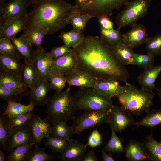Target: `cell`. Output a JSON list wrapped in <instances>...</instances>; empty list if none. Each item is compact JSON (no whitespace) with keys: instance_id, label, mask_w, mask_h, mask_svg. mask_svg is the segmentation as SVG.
<instances>
[{"instance_id":"cell-43","label":"cell","mask_w":161,"mask_h":161,"mask_svg":"<svg viewBox=\"0 0 161 161\" xmlns=\"http://www.w3.org/2000/svg\"><path fill=\"white\" fill-rule=\"evenodd\" d=\"M154 57L151 54H142L134 53L132 65L144 69L154 65Z\"/></svg>"},{"instance_id":"cell-19","label":"cell","mask_w":161,"mask_h":161,"mask_svg":"<svg viewBox=\"0 0 161 161\" xmlns=\"http://www.w3.org/2000/svg\"><path fill=\"white\" fill-rule=\"evenodd\" d=\"M33 142V138L29 126L13 130L10 132L7 140V153H10L19 145Z\"/></svg>"},{"instance_id":"cell-23","label":"cell","mask_w":161,"mask_h":161,"mask_svg":"<svg viewBox=\"0 0 161 161\" xmlns=\"http://www.w3.org/2000/svg\"><path fill=\"white\" fill-rule=\"evenodd\" d=\"M100 94L110 98L117 96L124 91V86L120 85L118 80H98L93 88Z\"/></svg>"},{"instance_id":"cell-1","label":"cell","mask_w":161,"mask_h":161,"mask_svg":"<svg viewBox=\"0 0 161 161\" xmlns=\"http://www.w3.org/2000/svg\"><path fill=\"white\" fill-rule=\"evenodd\" d=\"M77 68L98 80H114L125 83L129 73L112 48L98 36L85 37L83 41L73 48Z\"/></svg>"},{"instance_id":"cell-13","label":"cell","mask_w":161,"mask_h":161,"mask_svg":"<svg viewBox=\"0 0 161 161\" xmlns=\"http://www.w3.org/2000/svg\"><path fill=\"white\" fill-rule=\"evenodd\" d=\"M50 123L45 118L43 119L35 115L29 125L32 133L35 145L39 146L44 138L50 135L52 126Z\"/></svg>"},{"instance_id":"cell-30","label":"cell","mask_w":161,"mask_h":161,"mask_svg":"<svg viewBox=\"0 0 161 161\" xmlns=\"http://www.w3.org/2000/svg\"><path fill=\"white\" fill-rule=\"evenodd\" d=\"M28 91L27 88L9 89L0 86V98L7 102L20 101Z\"/></svg>"},{"instance_id":"cell-3","label":"cell","mask_w":161,"mask_h":161,"mask_svg":"<svg viewBox=\"0 0 161 161\" xmlns=\"http://www.w3.org/2000/svg\"><path fill=\"white\" fill-rule=\"evenodd\" d=\"M124 87L123 92L116 97L122 106L137 116L150 110L155 95L153 90L139 89L127 82Z\"/></svg>"},{"instance_id":"cell-33","label":"cell","mask_w":161,"mask_h":161,"mask_svg":"<svg viewBox=\"0 0 161 161\" xmlns=\"http://www.w3.org/2000/svg\"><path fill=\"white\" fill-rule=\"evenodd\" d=\"M64 44L74 48L79 45L83 40L85 36L83 33L72 29L67 32H63L58 36Z\"/></svg>"},{"instance_id":"cell-41","label":"cell","mask_w":161,"mask_h":161,"mask_svg":"<svg viewBox=\"0 0 161 161\" xmlns=\"http://www.w3.org/2000/svg\"><path fill=\"white\" fill-rule=\"evenodd\" d=\"M10 132L8 118L2 113L0 116V147L4 150H7V140Z\"/></svg>"},{"instance_id":"cell-34","label":"cell","mask_w":161,"mask_h":161,"mask_svg":"<svg viewBox=\"0 0 161 161\" xmlns=\"http://www.w3.org/2000/svg\"><path fill=\"white\" fill-rule=\"evenodd\" d=\"M66 123L59 121L52 122L50 136L62 137L69 140L74 134L72 126L68 125Z\"/></svg>"},{"instance_id":"cell-28","label":"cell","mask_w":161,"mask_h":161,"mask_svg":"<svg viewBox=\"0 0 161 161\" xmlns=\"http://www.w3.org/2000/svg\"><path fill=\"white\" fill-rule=\"evenodd\" d=\"M34 106L30 103L28 105H24L17 101L8 102L5 111L3 114L9 118H12L33 111Z\"/></svg>"},{"instance_id":"cell-35","label":"cell","mask_w":161,"mask_h":161,"mask_svg":"<svg viewBox=\"0 0 161 161\" xmlns=\"http://www.w3.org/2000/svg\"><path fill=\"white\" fill-rule=\"evenodd\" d=\"M35 115L33 110L12 118L7 117L8 127L10 132L29 126Z\"/></svg>"},{"instance_id":"cell-38","label":"cell","mask_w":161,"mask_h":161,"mask_svg":"<svg viewBox=\"0 0 161 161\" xmlns=\"http://www.w3.org/2000/svg\"><path fill=\"white\" fill-rule=\"evenodd\" d=\"M111 129L110 139L104 148V150L112 155L114 153L121 154L125 149L123 147V140L117 136L116 132L113 129L111 128Z\"/></svg>"},{"instance_id":"cell-29","label":"cell","mask_w":161,"mask_h":161,"mask_svg":"<svg viewBox=\"0 0 161 161\" xmlns=\"http://www.w3.org/2000/svg\"><path fill=\"white\" fill-rule=\"evenodd\" d=\"M0 86L9 89L28 87L21 78L11 73L0 71Z\"/></svg>"},{"instance_id":"cell-14","label":"cell","mask_w":161,"mask_h":161,"mask_svg":"<svg viewBox=\"0 0 161 161\" xmlns=\"http://www.w3.org/2000/svg\"><path fill=\"white\" fill-rule=\"evenodd\" d=\"M87 147L78 140L70 138L63 152L57 157L62 161H82Z\"/></svg>"},{"instance_id":"cell-18","label":"cell","mask_w":161,"mask_h":161,"mask_svg":"<svg viewBox=\"0 0 161 161\" xmlns=\"http://www.w3.org/2000/svg\"><path fill=\"white\" fill-rule=\"evenodd\" d=\"M69 87L73 86L93 88L98 79L87 72L76 68L65 75Z\"/></svg>"},{"instance_id":"cell-31","label":"cell","mask_w":161,"mask_h":161,"mask_svg":"<svg viewBox=\"0 0 161 161\" xmlns=\"http://www.w3.org/2000/svg\"><path fill=\"white\" fill-rule=\"evenodd\" d=\"M34 143L25 144L18 146L10 153L7 160L8 161H24L29 156Z\"/></svg>"},{"instance_id":"cell-40","label":"cell","mask_w":161,"mask_h":161,"mask_svg":"<svg viewBox=\"0 0 161 161\" xmlns=\"http://www.w3.org/2000/svg\"><path fill=\"white\" fill-rule=\"evenodd\" d=\"M147 53L154 57L161 56V32L152 37H149L145 43Z\"/></svg>"},{"instance_id":"cell-5","label":"cell","mask_w":161,"mask_h":161,"mask_svg":"<svg viewBox=\"0 0 161 161\" xmlns=\"http://www.w3.org/2000/svg\"><path fill=\"white\" fill-rule=\"evenodd\" d=\"M76 110L85 112L110 110L113 106L112 98L93 88H80L72 95Z\"/></svg>"},{"instance_id":"cell-26","label":"cell","mask_w":161,"mask_h":161,"mask_svg":"<svg viewBox=\"0 0 161 161\" xmlns=\"http://www.w3.org/2000/svg\"><path fill=\"white\" fill-rule=\"evenodd\" d=\"M21 78L27 87L32 88L41 78L32 63L24 61Z\"/></svg>"},{"instance_id":"cell-46","label":"cell","mask_w":161,"mask_h":161,"mask_svg":"<svg viewBox=\"0 0 161 161\" xmlns=\"http://www.w3.org/2000/svg\"><path fill=\"white\" fill-rule=\"evenodd\" d=\"M17 53L11 40L9 39L0 38V53L14 54Z\"/></svg>"},{"instance_id":"cell-8","label":"cell","mask_w":161,"mask_h":161,"mask_svg":"<svg viewBox=\"0 0 161 161\" xmlns=\"http://www.w3.org/2000/svg\"><path fill=\"white\" fill-rule=\"evenodd\" d=\"M136 122L130 112L122 106H114L109 111L107 123L116 132L121 133Z\"/></svg>"},{"instance_id":"cell-55","label":"cell","mask_w":161,"mask_h":161,"mask_svg":"<svg viewBox=\"0 0 161 161\" xmlns=\"http://www.w3.org/2000/svg\"><path fill=\"white\" fill-rule=\"evenodd\" d=\"M8 0H0V3L4 2L5 1H7Z\"/></svg>"},{"instance_id":"cell-54","label":"cell","mask_w":161,"mask_h":161,"mask_svg":"<svg viewBox=\"0 0 161 161\" xmlns=\"http://www.w3.org/2000/svg\"><path fill=\"white\" fill-rule=\"evenodd\" d=\"M157 90L158 91L159 96L161 99V88L159 89H157Z\"/></svg>"},{"instance_id":"cell-36","label":"cell","mask_w":161,"mask_h":161,"mask_svg":"<svg viewBox=\"0 0 161 161\" xmlns=\"http://www.w3.org/2000/svg\"><path fill=\"white\" fill-rule=\"evenodd\" d=\"M100 37L107 44L112 47L123 42L122 34L118 29L106 30L99 28Z\"/></svg>"},{"instance_id":"cell-11","label":"cell","mask_w":161,"mask_h":161,"mask_svg":"<svg viewBox=\"0 0 161 161\" xmlns=\"http://www.w3.org/2000/svg\"><path fill=\"white\" fill-rule=\"evenodd\" d=\"M129 0H91L89 7L98 17L111 15L115 10H118Z\"/></svg>"},{"instance_id":"cell-22","label":"cell","mask_w":161,"mask_h":161,"mask_svg":"<svg viewBox=\"0 0 161 161\" xmlns=\"http://www.w3.org/2000/svg\"><path fill=\"white\" fill-rule=\"evenodd\" d=\"M144 70L137 78L141 88L149 90H153L154 89L157 90L155 83L161 72V65H153Z\"/></svg>"},{"instance_id":"cell-10","label":"cell","mask_w":161,"mask_h":161,"mask_svg":"<svg viewBox=\"0 0 161 161\" xmlns=\"http://www.w3.org/2000/svg\"><path fill=\"white\" fill-rule=\"evenodd\" d=\"M53 60L49 52L44 48L35 50L32 64L41 78L49 81L52 75L51 69Z\"/></svg>"},{"instance_id":"cell-45","label":"cell","mask_w":161,"mask_h":161,"mask_svg":"<svg viewBox=\"0 0 161 161\" xmlns=\"http://www.w3.org/2000/svg\"><path fill=\"white\" fill-rule=\"evenodd\" d=\"M52 89L56 92H61L67 83L65 75L57 74L52 75L49 81Z\"/></svg>"},{"instance_id":"cell-47","label":"cell","mask_w":161,"mask_h":161,"mask_svg":"<svg viewBox=\"0 0 161 161\" xmlns=\"http://www.w3.org/2000/svg\"><path fill=\"white\" fill-rule=\"evenodd\" d=\"M102 143L101 135L97 129H96L93 130L90 135L86 145L93 148L99 146Z\"/></svg>"},{"instance_id":"cell-52","label":"cell","mask_w":161,"mask_h":161,"mask_svg":"<svg viewBox=\"0 0 161 161\" xmlns=\"http://www.w3.org/2000/svg\"><path fill=\"white\" fill-rule=\"evenodd\" d=\"M91 0H75V5L77 6H80L85 4Z\"/></svg>"},{"instance_id":"cell-53","label":"cell","mask_w":161,"mask_h":161,"mask_svg":"<svg viewBox=\"0 0 161 161\" xmlns=\"http://www.w3.org/2000/svg\"><path fill=\"white\" fill-rule=\"evenodd\" d=\"M6 159L5 155L3 152L1 150H0V161H5Z\"/></svg>"},{"instance_id":"cell-37","label":"cell","mask_w":161,"mask_h":161,"mask_svg":"<svg viewBox=\"0 0 161 161\" xmlns=\"http://www.w3.org/2000/svg\"><path fill=\"white\" fill-rule=\"evenodd\" d=\"M146 113L142 119L136 122L134 125L137 127L143 126L152 128L161 124V109H153Z\"/></svg>"},{"instance_id":"cell-44","label":"cell","mask_w":161,"mask_h":161,"mask_svg":"<svg viewBox=\"0 0 161 161\" xmlns=\"http://www.w3.org/2000/svg\"><path fill=\"white\" fill-rule=\"evenodd\" d=\"M47 147L39 148V146L35 145L25 161H49L52 160L56 157L54 155L47 154L45 149Z\"/></svg>"},{"instance_id":"cell-20","label":"cell","mask_w":161,"mask_h":161,"mask_svg":"<svg viewBox=\"0 0 161 161\" xmlns=\"http://www.w3.org/2000/svg\"><path fill=\"white\" fill-rule=\"evenodd\" d=\"M20 59L17 53H0V71L11 73L21 78L23 64Z\"/></svg>"},{"instance_id":"cell-50","label":"cell","mask_w":161,"mask_h":161,"mask_svg":"<svg viewBox=\"0 0 161 161\" xmlns=\"http://www.w3.org/2000/svg\"><path fill=\"white\" fill-rule=\"evenodd\" d=\"M98 160V159L93 148L90 151L85 154L82 160V161H97Z\"/></svg>"},{"instance_id":"cell-21","label":"cell","mask_w":161,"mask_h":161,"mask_svg":"<svg viewBox=\"0 0 161 161\" xmlns=\"http://www.w3.org/2000/svg\"><path fill=\"white\" fill-rule=\"evenodd\" d=\"M20 58L24 61L32 63L35 53L30 41L22 34L18 38L11 39Z\"/></svg>"},{"instance_id":"cell-17","label":"cell","mask_w":161,"mask_h":161,"mask_svg":"<svg viewBox=\"0 0 161 161\" xmlns=\"http://www.w3.org/2000/svg\"><path fill=\"white\" fill-rule=\"evenodd\" d=\"M25 17H15L8 18L0 25V38L10 40L16 37L17 34L25 28Z\"/></svg>"},{"instance_id":"cell-12","label":"cell","mask_w":161,"mask_h":161,"mask_svg":"<svg viewBox=\"0 0 161 161\" xmlns=\"http://www.w3.org/2000/svg\"><path fill=\"white\" fill-rule=\"evenodd\" d=\"M51 89L49 81L40 78L34 86L29 90L26 96L34 106H43L47 103V95Z\"/></svg>"},{"instance_id":"cell-42","label":"cell","mask_w":161,"mask_h":161,"mask_svg":"<svg viewBox=\"0 0 161 161\" xmlns=\"http://www.w3.org/2000/svg\"><path fill=\"white\" fill-rule=\"evenodd\" d=\"M92 17L87 14L77 13L73 16L69 21L73 29L80 32L83 33L86 27V24Z\"/></svg>"},{"instance_id":"cell-9","label":"cell","mask_w":161,"mask_h":161,"mask_svg":"<svg viewBox=\"0 0 161 161\" xmlns=\"http://www.w3.org/2000/svg\"><path fill=\"white\" fill-rule=\"evenodd\" d=\"M33 0H11L0 3V25L7 19L12 17H25L27 9Z\"/></svg>"},{"instance_id":"cell-39","label":"cell","mask_w":161,"mask_h":161,"mask_svg":"<svg viewBox=\"0 0 161 161\" xmlns=\"http://www.w3.org/2000/svg\"><path fill=\"white\" fill-rule=\"evenodd\" d=\"M68 140L62 137L50 135L46 138L44 144L46 147L50 148L54 153H61L66 147Z\"/></svg>"},{"instance_id":"cell-51","label":"cell","mask_w":161,"mask_h":161,"mask_svg":"<svg viewBox=\"0 0 161 161\" xmlns=\"http://www.w3.org/2000/svg\"><path fill=\"white\" fill-rule=\"evenodd\" d=\"M101 155L102 160L103 161H114L112 155L108 154L104 150H102Z\"/></svg>"},{"instance_id":"cell-4","label":"cell","mask_w":161,"mask_h":161,"mask_svg":"<svg viewBox=\"0 0 161 161\" xmlns=\"http://www.w3.org/2000/svg\"><path fill=\"white\" fill-rule=\"evenodd\" d=\"M46 105L45 119L50 123L55 121L67 122L75 117L76 109L70 87L64 91L56 92L48 98Z\"/></svg>"},{"instance_id":"cell-2","label":"cell","mask_w":161,"mask_h":161,"mask_svg":"<svg viewBox=\"0 0 161 161\" xmlns=\"http://www.w3.org/2000/svg\"><path fill=\"white\" fill-rule=\"evenodd\" d=\"M31 5V12L25 17V28H42L49 35L64 28L79 13L78 6L64 0H33Z\"/></svg>"},{"instance_id":"cell-16","label":"cell","mask_w":161,"mask_h":161,"mask_svg":"<svg viewBox=\"0 0 161 161\" xmlns=\"http://www.w3.org/2000/svg\"><path fill=\"white\" fill-rule=\"evenodd\" d=\"M77 60L72 50L60 58L54 59L51 69L52 75L57 74L66 75L77 68Z\"/></svg>"},{"instance_id":"cell-27","label":"cell","mask_w":161,"mask_h":161,"mask_svg":"<svg viewBox=\"0 0 161 161\" xmlns=\"http://www.w3.org/2000/svg\"><path fill=\"white\" fill-rule=\"evenodd\" d=\"M22 34L27 38L30 41L33 45L35 46L37 50H41L44 49L42 45L44 37L48 34L46 29L36 28L31 29L25 28Z\"/></svg>"},{"instance_id":"cell-6","label":"cell","mask_w":161,"mask_h":161,"mask_svg":"<svg viewBox=\"0 0 161 161\" xmlns=\"http://www.w3.org/2000/svg\"><path fill=\"white\" fill-rule=\"evenodd\" d=\"M151 2V0H134L126 3L116 17L117 29L120 30L125 27L136 24L138 20L147 14Z\"/></svg>"},{"instance_id":"cell-7","label":"cell","mask_w":161,"mask_h":161,"mask_svg":"<svg viewBox=\"0 0 161 161\" xmlns=\"http://www.w3.org/2000/svg\"><path fill=\"white\" fill-rule=\"evenodd\" d=\"M109 111H86L81 115L75 117L71 126L73 134H80L85 130L107 123Z\"/></svg>"},{"instance_id":"cell-32","label":"cell","mask_w":161,"mask_h":161,"mask_svg":"<svg viewBox=\"0 0 161 161\" xmlns=\"http://www.w3.org/2000/svg\"><path fill=\"white\" fill-rule=\"evenodd\" d=\"M112 47L125 65H132L134 53L133 48L123 42L118 43Z\"/></svg>"},{"instance_id":"cell-25","label":"cell","mask_w":161,"mask_h":161,"mask_svg":"<svg viewBox=\"0 0 161 161\" xmlns=\"http://www.w3.org/2000/svg\"><path fill=\"white\" fill-rule=\"evenodd\" d=\"M146 136L143 143L149 161H161V141H158L153 137L152 130Z\"/></svg>"},{"instance_id":"cell-15","label":"cell","mask_w":161,"mask_h":161,"mask_svg":"<svg viewBox=\"0 0 161 161\" xmlns=\"http://www.w3.org/2000/svg\"><path fill=\"white\" fill-rule=\"evenodd\" d=\"M148 37L147 29L145 26L136 24L131 26L129 31L122 34V41L133 49L145 43Z\"/></svg>"},{"instance_id":"cell-24","label":"cell","mask_w":161,"mask_h":161,"mask_svg":"<svg viewBox=\"0 0 161 161\" xmlns=\"http://www.w3.org/2000/svg\"><path fill=\"white\" fill-rule=\"evenodd\" d=\"M125 156L130 161H148L149 159L144 145L139 141L132 140L124 149Z\"/></svg>"},{"instance_id":"cell-49","label":"cell","mask_w":161,"mask_h":161,"mask_svg":"<svg viewBox=\"0 0 161 161\" xmlns=\"http://www.w3.org/2000/svg\"><path fill=\"white\" fill-rule=\"evenodd\" d=\"M100 27L106 30L113 29L114 23L109 16H103L98 18Z\"/></svg>"},{"instance_id":"cell-48","label":"cell","mask_w":161,"mask_h":161,"mask_svg":"<svg viewBox=\"0 0 161 161\" xmlns=\"http://www.w3.org/2000/svg\"><path fill=\"white\" fill-rule=\"evenodd\" d=\"M71 47L64 44L53 47L49 52L53 59L60 58L72 51Z\"/></svg>"}]
</instances>
